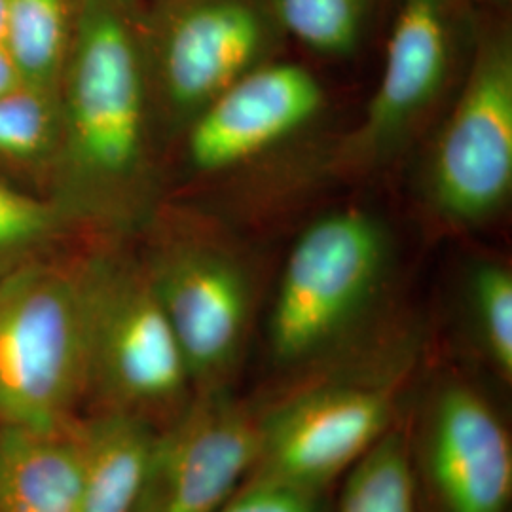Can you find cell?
Here are the masks:
<instances>
[{"label":"cell","instance_id":"cell-1","mask_svg":"<svg viewBox=\"0 0 512 512\" xmlns=\"http://www.w3.org/2000/svg\"><path fill=\"white\" fill-rule=\"evenodd\" d=\"M59 109L52 198L78 228H128L152 194L154 109L141 0H78Z\"/></svg>","mask_w":512,"mask_h":512},{"label":"cell","instance_id":"cell-2","mask_svg":"<svg viewBox=\"0 0 512 512\" xmlns=\"http://www.w3.org/2000/svg\"><path fill=\"white\" fill-rule=\"evenodd\" d=\"M418 363L414 330L368 334L287 382L262 401L260 454L249 476L329 492L401 420Z\"/></svg>","mask_w":512,"mask_h":512},{"label":"cell","instance_id":"cell-3","mask_svg":"<svg viewBox=\"0 0 512 512\" xmlns=\"http://www.w3.org/2000/svg\"><path fill=\"white\" fill-rule=\"evenodd\" d=\"M99 245L0 272V425L59 429L84 414Z\"/></svg>","mask_w":512,"mask_h":512},{"label":"cell","instance_id":"cell-4","mask_svg":"<svg viewBox=\"0 0 512 512\" xmlns=\"http://www.w3.org/2000/svg\"><path fill=\"white\" fill-rule=\"evenodd\" d=\"M393 272L378 215L349 207L311 222L285 260L268 315L270 363L287 382L365 340Z\"/></svg>","mask_w":512,"mask_h":512},{"label":"cell","instance_id":"cell-5","mask_svg":"<svg viewBox=\"0 0 512 512\" xmlns=\"http://www.w3.org/2000/svg\"><path fill=\"white\" fill-rule=\"evenodd\" d=\"M194 397L183 349L143 256L101 243L95 260L88 412H122L162 429ZM82 414V416H84Z\"/></svg>","mask_w":512,"mask_h":512},{"label":"cell","instance_id":"cell-6","mask_svg":"<svg viewBox=\"0 0 512 512\" xmlns=\"http://www.w3.org/2000/svg\"><path fill=\"white\" fill-rule=\"evenodd\" d=\"M143 33L154 116L183 129L287 38L274 0H150Z\"/></svg>","mask_w":512,"mask_h":512},{"label":"cell","instance_id":"cell-7","mask_svg":"<svg viewBox=\"0 0 512 512\" xmlns=\"http://www.w3.org/2000/svg\"><path fill=\"white\" fill-rule=\"evenodd\" d=\"M141 256L194 393L234 389L255 321V277L247 260L222 241L183 232Z\"/></svg>","mask_w":512,"mask_h":512},{"label":"cell","instance_id":"cell-8","mask_svg":"<svg viewBox=\"0 0 512 512\" xmlns=\"http://www.w3.org/2000/svg\"><path fill=\"white\" fill-rule=\"evenodd\" d=\"M512 188V40L505 25L476 38L463 90L427 169L440 219L473 228L503 209Z\"/></svg>","mask_w":512,"mask_h":512},{"label":"cell","instance_id":"cell-9","mask_svg":"<svg viewBox=\"0 0 512 512\" xmlns=\"http://www.w3.org/2000/svg\"><path fill=\"white\" fill-rule=\"evenodd\" d=\"M410 456L431 512L511 511V431L475 380L442 374L429 385L410 416Z\"/></svg>","mask_w":512,"mask_h":512},{"label":"cell","instance_id":"cell-10","mask_svg":"<svg viewBox=\"0 0 512 512\" xmlns=\"http://www.w3.org/2000/svg\"><path fill=\"white\" fill-rule=\"evenodd\" d=\"M262 403L236 389L194 393L156 431L133 512H219L260 454Z\"/></svg>","mask_w":512,"mask_h":512},{"label":"cell","instance_id":"cell-11","mask_svg":"<svg viewBox=\"0 0 512 512\" xmlns=\"http://www.w3.org/2000/svg\"><path fill=\"white\" fill-rule=\"evenodd\" d=\"M458 21L456 0L399 2L382 76L361 124L344 145L346 164H385L414 135L450 82Z\"/></svg>","mask_w":512,"mask_h":512},{"label":"cell","instance_id":"cell-12","mask_svg":"<svg viewBox=\"0 0 512 512\" xmlns=\"http://www.w3.org/2000/svg\"><path fill=\"white\" fill-rule=\"evenodd\" d=\"M325 105L308 67L272 59L205 105L186 126V158L198 173H220L293 139Z\"/></svg>","mask_w":512,"mask_h":512},{"label":"cell","instance_id":"cell-13","mask_svg":"<svg viewBox=\"0 0 512 512\" xmlns=\"http://www.w3.org/2000/svg\"><path fill=\"white\" fill-rule=\"evenodd\" d=\"M76 423L59 429L0 425V512H78Z\"/></svg>","mask_w":512,"mask_h":512},{"label":"cell","instance_id":"cell-14","mask_svg":"<svg viewBox=\"0 0 512 512\" xmlns=\"http://www.w3.org/2000/svg\"><path fill=\"white\" fill-rule=\"evenodd\" d=\"M156 427L122 412H88L76 423L78 512H133L147 475Z\"/></svg>","mask_w":512,"mask_h":512},{"label":"cell","instance_id":"cell-15","mask_svg":"<svg viewBox=\"0 0 512 512\" xmlns=\"http://www.w3.org/2000/svg\"><path fill=\"white\" fill-rule=\"evenodd\" d=\"M330 512H420L408 414L344 475Z\"/></svg>","mask_w":512,"mask_h":512},{"label":"cell","instance_id":"cell-16","mask_svg":"<svg viewBox=\"0 0 512 512\" xmlns=\"http://www.w3.org/2000/svg\"><path fill=\"white\" fill-rule=\"evenodd\" d=\"M59 143V88L23 82L0 95V171L52 181Z\"/></svg>","mask_w":512,"mask_h":512},{"label":"cell","instance_id":"cell-17","mask_svg":"<svg viewBox=\"0 0 512 512\" xmlns=\"http://www.w3.org/2000/svg\"><path fill=\"white\" fill-rule=\"evenodd\" d=\"M78 0H10L4 46L23 82L59 88L73 42Z\"/></svg>","mask_w":512,"mask_h":512},{"label":"cell","instance_id":"cell-18","mask_svg":"<svg viewBox=\"0 0 512 512\" xmlns=\"http://www.w3.org/2000/svg\"><path fill=\"white\" fill-rule=\"evenodd\" d=\"M465 310L476 348L503 384L512 382V272L478 260L465 277Z\"/></svg>","mask_w":512,"mask_h":512},{"label":"cell","instance_id":"cell-19","mask_svg":"<svg viewBox=\"0 0 512 512\" xmlns=\"http://www.w3.org/2000/svg\"><path fill=\"white\" fill-rule=\"evenodd\" d=\"M376 6L378 0H274L285 35L332 59L361 48Z\"/></svg>","mask_w":512,"mask_h":512},{"label":"cell","instance_id":"cell-20","mask_svg":"<svg viewBox=\"0 0 512 512\" xmlns=\"http://www.w3.org/2000/svg\"><path fill=\"white\" fill-rule=\"evenodd\" d=\"M78 230L54 198H42L0 181V272L65 245Z\"/></svg>","mask_w":512,"mask_h":512},{"label":"cell","instance_id":"cell-21","mask_svg":"<svg viewBox=\"0 0 512 512\" xmlns=\"http://www.w3.org/2000/svg\"><path fill=\"white\" fill-rule=\"evenodd\" d=\"M329 492L249 476L219 512H330Z\"/></svg>","mask_w":512,"mask_h":512},{"label":"cell","instance_id":"cell-22","mask_svg":"<svg viewBox=\"0 0 512 512\" xmlns=\"http://www.w3.org/2000/svg\"><path fill=\"white\" fill-rule=\"evenodd\" d=\"M19 84H23V78L19 74L14 59L8 54L6 46L0 42V95L18 88Z\"/></svg>","mask_w":512,"mask_h":512},{"label":"cell","instance_id":"cell-23","mask_svg":"<svg viewBox=\"0 0 512 512\" xmlns=\"http://www.w3.org/2000/svg\"><path fill=\"white\" fill-rule=\"evenodd\" d=\"M8 12H10V0H0V42H4Z\"/></svg>","mask_w":512,"mask_h":512}]
</instances>
